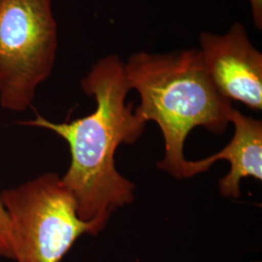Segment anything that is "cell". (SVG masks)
<instances>
[{"mask_svg":"<svg viewBox=\"0 0 262 262\" xmlns=\"http://www.w3.org/2000/svg\"><path fill=\"white\" fill-rule=\"evenodd\" d=\"M81 88L96 101L92 114L69 122H51L37 114L20 123L53 131L67 142L71 161L61 181L75 200L77 214L83 221L108 223L114 211L135 198V185L116 168V151L138 140L146 122L126 103L131 89L120 56L96 61Z\"/></svg>","mask_w":262,"mask_h":262,"instance_id":"obj_1","label":"cell"},{"mask_svg":"<svg viewBox=\"0 0 262 262\" xmlns=\"http://www.w3.org/2000/svg\"><path fill=\"white\" fill-rule=\"evenodd\" d=\"M131 90L140 96L134 110L144 122H157L165 154L158 168L182 178L184 145L193 128L223 134L230 124L231 101L220 94L199 49L172 53H134L124 62Z\"/></svg>","mask_w":262,"mask_h":262,"instance_id":"obj_2","label":"cell"},{"mask_svg":"<svg viewBox=\"0 0 262 262\" xmlns=\"http://www.w3.org/2000/svg\"><path fill=\"white\" fill-rule=\"evenodd\" d=\"M0 197L9 216L11 250L17 262H60L81 236H96L107 225L80 219L74 198L55 172L4 189Z\"/></svg>","mask_w":262,"mask_h":262,"instance_id":"obj_3","label":"cell"},{"mask_svg":"<svg viewBox=\"0 0 262 262\" xmlns=\"http://www.w3.org/2000/svg\"><path fill=\"white\" fill-rule=\"evenodd\" d=\"M58 47L52 0H0V105L26 112L51 76Z\"/></svg>","mask_w":262,"mask_h":262,"instance_id":"obj_4","label":"cell"},{"mask_svg":"<svg viewBox=\"0 0 262 262\" xmlns=\"http://www.w3.org/2000/svg\"><path fill=\"white\" fill-rule=\"evenodd\" d=\"M200 53L220 94L229 101L262 109V54L253 46L246 28L235 23L225 34L203 31Z\"/></svg>","mask_w":262,"mask_h":262,"instance_id":"obj_5","label":"cell"},{"mask_svg":"<svg viewBox=\"0 0 262 262\" xmlns=\"http://www.w3.org/2000/svg\"><path fill=\"white\" fill-rule=\"evenodd\" d=\"M230 123L234 125V134L230 142L221 151L207 159L186 160L182 169V178H192L207 172L215 161L227 160L230 163V171L219 181V189L222 196L238 198L241 196V180L248 177L262 180V122L233 108Z\"/></svg>","mask_w":262,"mask_h":262,"instance_id":"obj_6","label":"cell"},{"mask_svg":"<svg viewBox=\"0 0 262 262\" xmlns=\"http://www.w3.org/2000/svg\"><path fill=\"white\" fill-rule=\"evenodd\" d=\"M0 256L13 259L11 250V229L9 216L0 197Z\"/></svg>","mask_w":262,"mask_h":262,"instance_id":"obj_7","label":"cell"},{"mask_svg":"<svg viewBox=\"0 0 262 262\" xmlns=\"http://www.w3.org/2000/svg\"><path fill=\"white\" fill-rule=\"evenodd\" d=\"M252 17L255 28L258 30L262 28V0H250Z\"/></svg>","mask_w":262,"mask_h":262,"instance_id":"obj_8","label":"cell"}]
</instances>
